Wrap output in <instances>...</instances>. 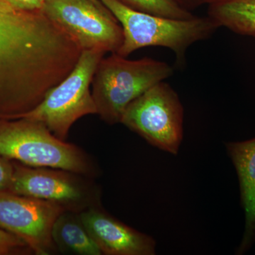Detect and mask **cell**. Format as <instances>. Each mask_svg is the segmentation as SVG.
<instances>
[{"label":"cell","mask_w":255,"mask_h":255,"mask_svg":"<svg viewBox=\"0 0 255 255\" xmlns=\"http://www.w3.org/2000/svg\"><path fill=\"white\" fill-rule=\"evenodd\" d=\"M0 120V155L31 167L70 171L90 178L95 162L78 146L60 140L40 122L26 119Z\"/></svg>","instance_id":"1"},{"label":"cell","mask_w":255,"mask_h":255,"mask_svg":"<svg viewBox=\"0 0 255 255\" xmlns=\"http://www.w3.org/2000/svg\"><path fill=\"white\" fill-rule=\"evenodd\" d=\"M173 75L165 62L144 58L128 60L117 53L100 60L92 79L97 115L105 123H121L128 106L151 87Z\"/></svg>","instance_id":"2"},{"label":"cell","mask_w":255,"mask_h":255,"mask_svg":"<svg viewBox=\"0 0 255 255\" xmlns=\"http://www.w3.org/2000/svg\"><path fill=\"white\" fill-rule=\"evenodd\" d=\"M123 29L124 41L117 54L127 58L135 50L149 46L172 50L182 63L189 46L207 39L219 28L207 17L174 19L130 9L119 0H100Z\"/></svg>","instance_id":"3"},{"label":"cell","mask_w":255,"mask_h":255,"mask_svg":"<svg viewBox=\"0 0 255 255\" xmlns=\"http://www.w3.org/2000/svg\"><path fill=\"white\" fill-rule=\"evenodd\" d=\"M105 54L101 50H82L71 73L51 89L39 105L17 119L40 122L60 140H66L72 126L78 119L97 114L90 85Z\"/></svg>","instance_id":"4"},{"label":"cell","mask_w":255,"mask_h":255,"mask_svg":"<svg viewBox=\"0 0 255 255\" xmlns=\"http://www.w3.org/2000/svg\"><path fill=\"white\" fill-rule=\"evenodd\" d=\"M183 118L177 94L162 81L128 106L121 123L151 145L177 155L183 138Z\"/></svg>","instance_id":"5"},{"label":"cell","mask_w":255,"mask_h":255,"mask_svg":"<svg viewBox=\"0 0 255 255\" xmlns=\"http://www.w3.org/2000/svg\"><path fill=\"white\" fill-rule=\"evenodd\" d=\"M13 162L14 177L9 192L55 203L76 213L101 206V190L93 178L65 169Z\"/></svg>","instance_id":"6"},{"label":"cell","mask_w":255,"mask_h":255,"mask_svg":"<svg viewBox=\"0 0 255 255\" xmlns=\"http://www.w3.org/2000/svg\"><path fill=\"white\" fill-rule=\"evenodd\" d=\"M82 50L117 53L123 29L110 10L92 0H46L41 10Z\"/></svg>","instance_id":"7"},{"label":"cell","mask_w":255,"mask_h":255,"mask_svg":"<svg viewBox=\"0 0 255 255\" xmlns=\"http://www.w3.org/2000/svg\"><path fill=\"white\" fill-rule=\"evenodd\" d=\"M65 211L55 203L7 191L0 192V228L22 239L36 255L58 252L52 238V229Z\"/></svg>","instance_id":"8"},{"label":"cell","mask_w":255,"mask_h":255,"mask_svg":"<svg viewBox=\"0 0 255 255\" xmlns=\"http://www.w3.org/2000/svg\"><path fill=\"white\" fill-rule=\"evenodd\" d=\"M92 239L106 255H153V238L121 222L102 209L93 206L79 213Z\"/></svg>","instance_id":"9"},{"label":"cell","mask_w":255,"mask_h":255,"mask_svg":"<svg viewBox=\"0 0 255 255\" xmlns=\"http://www.w3.org/2000/svg\"><path fill=\"white\" fill-rule=\"evenodd\" d=\"M227 149L237 172L246 216L244 235L237 252L241 255L249 249L255 238V138L229 142Z\"/></svg>","instance_id":"10"},{"label":"cell","mask_w":255,"mask_h":255,"mask_svg":"<svg viewBox=\"0 0 255 255\" xmlns=\"http://www.w3.org/2000/svg\"><path fill=\"white\" fill-rule=\"evenodd\" d=\"M52 238L57 251L63 254L102 255L82 223L79 213L67 210L62 213L53 224Z\"/></svg>","instance_id":"11"},{"label":"cell","mask_w":255,"mask_h":255,"mask_svg":"<svg viewBox=\"0 0 255 255\" xmlns=\"http://www.w3.org/2000/svg\"><path fill=\"white\" fill-rule=\"evenodd\" d=\"M207 6L208 16L219 27L255 37V0H213Z\"/></svg>","instance_id":"12"},{"label":"cell","mask_w":255,"mask_h":255,"mask_svg":"<svg viewBox=\"0 0 255 255\" xmlns=\"http://www.w3.org/2000/svg\"><path fill=\"white\" fill-rule=\"evenodd\" d=\"M121 3L130 9L140 12L146 13L174 18V19H189L194 17L191 11L183 9L172 0H119Z\"/></svg>","instance_id":"13"},{"label":"cell","mask_w":255,"mask_h":255,"mask_svg":"<svg viewBox=\"0 0 255 255\" xmlns=\"http://www.w3.org/2000/svg\"><path fill=\"white\" fill-rule=\"evenodd\" d=\"M23 249L30 250L22 239L0 228V253L1 255L11 254V253H16Z\"/></svg>","instance_id":"14"},{"label":"cell","mask_w":255,"mask_h":255,"mask_svg":"<svg viewBox=\"0 0 255 255\" xmlns=\"http://www.w3.org/2000/svg\"><path fill=\"white\" fill-rule=\"evenodd\" d=\"M14 162L0 155V192H9L14 177Z\"/></svg>","instance_id":"15"},{"label":"cell","mask_w":255,"mask_h":255,"mask_svg":"<svg viewBox=\"0 0 255 255\" xmlns=\"http://www.w3.org/2000/svg\"><path fill=\"white\" fill-rule=\"evenodd\" d=\"M16 9L26 11H41L46 0H6Z\"/></svg>","instance_id":"16"},{"label":"cell","mask_w":255,"mask_h":255,"mask_svg":"<svg viewBox=\"0 0 255 255\" xmlns=\"http://www.w3.org/2000/svg\"><path fill=\"white\" fill-rule=\"evenodd\" d=\"M175 4L179 5L183 9L191 11L197 9L203 5H208L213 0H172Z\"/></svg>","instance_id":"17"},{"label":"cell","mask_w":255,"mask_h":255,"mask_svg":"<svg viewBox=\"0 0 255 255\" xmlns=\"http://www.w3.org/2000/svg\"><path fill=\"white\" fill-rule=\"evenodd\" d=\"M92 1H95L96 3H101L100 0H92Z\"/></svg>","instance_id":"18"},{"label":"cell","mask_w":255,"mask_h":255,"mask_svg":"<svg viewBox=\"0 0 255 255\" xmlns=\"http://www.w3.org/2000/svg\"><path fill=\"white\" fill-rule=\"evenodd\" d=\"M0 255H1V253H0Z\"/></svg>","instance_id":"19"}]
</instances>
